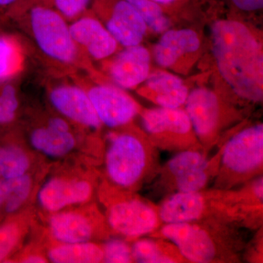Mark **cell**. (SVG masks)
<instances>
[{
    "mask_svg": "<svg viewBox=\"0 0 263 263\" xmlns=\"http://www.w3.org/2000/svg\"><path fill=\"white\" fill-rule=\"evenodd\" d=\"M4 17H5V15L4 14H3V13H1V15H0V34H1L3 32V20H2V19L4 18Z\"/></svg>",
    "mask_w": 263,
    "mask_h": 263,
    "instance_id": "37",
    "label": "cell"
},
{
    "mask_svg": "<svg viewBox=\"0 0 263 263\" xmlns=\"http://www.w3.org/2000/svg\"><path fill=\"white\" fill-rule=\"evenodd\" d=\"M103 260L108 263H128L133 260L132 249L120 240H112L104 247Z\"/></svg>",
    "mask_w": 263,
    "mask_h": 263,
    "instance_id": "29",
    "label": "cell"
},
{
    "mask_svg": "<svg viewBox=\"0 0 263 263\" xmlns=\"http://www.w3.org/2000/svg\"><path fill=\"white\" fill-rule=\"evenodd\" d=\"M22 0H0V12L5 14L16 6Z\"/></svg>",
    "mask_w": 263,
    "mask_h": 263,
    "instance_id": "33",
    "label": "cell"
},
{
    "mask_svg": "<svg viewBox=\"0 0 263 263\" xmlns=\"http://www.w3.org/2000/svg\"><path fill=\"white\" fill-rule=\"evenodd\" d=\"M25 14L31 35L40 51L49 60L69 67L86 65V55L71 35L70 23L42 0H22L5 14Z\"/></svg>",
    "mask_w": 263,
    "mask_h": 263,
    "instance_id": "2",
    "label": "cell"
},
{
    "mask_svg": "<svg viewBox=\"0 0 263 263\" xmlns=\"http://www.w3.org/2000/svg\"><path fill=\"white\" fill-rule=\"evenodd\" d=\"M162 234L174 243L183 257L191 262H209L215 256L214 242L199 227L189 223L167 224L162 228Z\"/></svg>",
    "mask_w": 263,
    "mask_h": 263,
    "instance_id": "10",
    "label": "cell"
},
{
    "mask_svg": "<svg viewBox=\"0 0 263 263\" xmlns=\"http://www.w3.org/2000/svg\"><path fill=\"white\" fill-rule=\"evenodd\" d=\"M186 112L192 127L199 136L206 137L215 130L219 118V103L214 91L197 88L189 93Z\"/></svg>",
    "mask_w": 263,
    "mask_h": 263,
    "instance_id": "13",
    "label": "cell"
},
{
    "mask_svg": "<svg viewBox=\"0 0 263 263\" xmlns=\"http://www.w3.org/2000/svg\"><path fill=\"white\" fill-rule=\"evenodd\" d=\"M96 9L107 12L105 26L123 47L141 44L147 26L136 8L127 0H94Z\"/></svg>",
    "mask_w": 263,
    "mask_h": 263,
    "instance_id": "4",
    "label": "cell"
},
{
    "mask_svg": "<svg viewBox=\"0 0 263 263\" xmlns=\"http://www.w3.org/2000/svg\"><path fill=\"white\" fill-rule=\"evenodd\" d=\"M143 127L152 134L171 133L184 135L191 129L186 110L180 108H160L149 109L142 115Z\"/></svg>",
    "mask_w": 263,
    "mask_h": 263,
    "instance_id": "16",
    "label": "cell"
},
{
    "mask_svg": "<svg viewBox=\"0 0 263 263\" xmlns=\"http://www.w3.org/2000/svg\"><path fill=\"white\" fill-rule=\"evenodd\" d=\"M200 47V38L193 29L167 30L154 47L153 56L159 65L169 68L181 57L195 53Z\"/></svg>",
    "mask_w": 263,
    "mask_h": 263,
    "instance_id": "14",
    "label": "cell"
},
{
    "mask_svg": "<svg viewBox=\"0 0 263 263\" xmlns=\"http://www.w3.org/2000/svg\"><path fill=\"white\" fill-rule=\"evenodd\" d=\"M50 101L57 111L84 127L98 129L102 123L87 91L78 84H57L49 91Z\"/></svg>",
    "mask_w": 263,
    "mask_h": 263,
    "instance_id": "8",
    "label": "cell"
},
{
    "mask_svg": "<svg viewBox=\"0 0 263 263\" xmlns=\"http://www.w3.org/2000/svg\"><path fill=\"white\" fill-rule=\"evenodd\" d=\"M18 106V94L11 81L0 84V125L14 121Z\"/></svg>",
    "mask_w": 263,
    "mask_h": 263,
    "instance_id": "26",
    "label": "cell"
},
{
    "mask_svg": "<svg viewBox=\"0 0 263 263\" xmlns=\"http://www.w3.org/2000/svg\"><path fill=\"white\" fill-rule=\"evenodd\" d=\"M112 57L107 71L118 87L133 89L144 82L149 76L150 53L141 45L124 47Z\"/></svg>",
    "mask_w": 263,
    "mask_h": 263,
    "instance_id": "9",
    "label": "cell"
},
{
    "mask_svg": "<svg viewBox=\"0 0 263 263\" xmlns=\"http://www.w3.org/2000/svg\"><path fill=\"white\" fill-rule=\"evenodd\" d=\"M263 161V126H252L237 133L227 143L222 155L224 166L238 174L257 168Z\"/></svg>",
    "mask_w": 263,
    "mask_h": 263,
    "instance_id": "7",
    "label": "cell"
},
{
    "mask_svg": "<svg viewBox=\"0 0 263 263\" xmlns=\"http://www.w3.org/2000/svg\"><path fill=\"white\" fill-rule=\"evenodd\" d=\"M70 30L83 53L93 60H107L117 53L119 43L89 10L70 22Z\"/></svg>",
    "mask_w": 263,
    "mask_h": 263,
    "instance_id": "6",
    "label": "cell"
},
{
    "mask_svg": "<svg viewBox=\"0 0 263 263\" xmlns=\"http://www.w3.org/2000/svg\"><path fill=\"white\" fill-rule=\"evenodd\" d=\"M31 190L32 180L27 175L0 179V208L8 214L16 212L28 198Z\"/></svg>",
    "mask_w": 263,
    "mask_h": 263,
    "instance_id": "22",
    "label": "cell"
},
{
    "mask_svg": "<svg viewBox=\"0 0 263 263\" xmlns=\"http://www.w3.org/2000/svg\"><path fill=\"white\" fill-rule=\"evenodd\" d=\"M207 167V160L204 156L193 151L178 154L171 159L168 163L169 170L175 177L195 171H205Z\"/></svg>",
    "mask_w": 263,
    "mask_h": 263,
    "instance_id": "25",
    "label": "cell"
},
{
    "mask_svg": "<svg viewBox=\"0 0 263 263\" xmlns=\"http://www.w3.org/2000/svg\"><path fill=\"white\" fill-rule=\"evenodd\" d=\"M20 235L18 226L13 223L0 227V262L11 253L18 243Z\"/></svg>",
    "mask_w": 263,
    "mask_h": 263,
    "instance_id": "30",
    "label": "cell"
},
{
    "mask_svg": "<svg viewBox=\"0 0 263 263\" xmlns=\"http://www.w3.org/2000/svg\"><path fill=\"white\" fill-rule=\"evenodd\" d=\"M24 52L18 38L13 34H0V84L10 82L22 70Z\"/></svg>",
    "mask_w": 263,
    "mask_h": 263,
    "instance_id": "21",
    "label": "cell"
},
{
    "mask_svg": "<svg viewBox=\"0 0 263 263\" xmlns=\"http://www.w3.org/2000/svg\"><path fill=\"white\" fill-rule=\"evenodd\" d=\"M146 154L141 142L129 134L114 137L106 155L109 177L119 186L128 187L141 178Z\"/></svg>",
    "mask_w": 263,
    "mask_h": 263,
    "instance_id": "3",
    "label": "cell"
},
{
    "mask_svg": "<svg viewBox=\"0 0 263 263\" xmlns=\"http://www.w3.org/2000/svg\"><path fill=\"white\" fill-rule=\"evenodd\" d=\"M70 23L89 11L94 0H42Z\"/></svg>",
    "mask_w": 263,
    "mask_h": 263,
    "instance_id": "28",
    "label": "cell"
},
{
    "mask_svg": "<svg viewBox=\"0 0 263 263\" xmlns=\"http://www.w3.org/2000/svg\"><path fill=\"white\" fill-rule=\"evenodd\" d=\"M176 186L180 192L197 193L207 182L205 171H198L176 177Z\"/></svg>",
    "mask_w": 263,
    "mask_h": 263,
    "instance_id": "31",
    "label": "cell"
},
{
    "mask_svg": "<svg viewBox=\"0 0 263 263\" xmlns=\"http://www.w3.org/2000/svg\"><path fill=\"white\" fill-rule=\"evenodd\" d=\"M238 9L245 12H255L262 9L263 0H230Z\"/></svg>",
    "mask_w": 263,
    "mask_h": 263,
    "instance_id": "32",
    "label": "cell"
},
{
    "mask_svg": "<svg viewBox=\"0 0 263 263\" xmlns=\"http://www.w3.org/2000/svg\"><path fill=\"white\" fill-rule=\"evenodd\" d=\"M213 52L221 77L235 94L262 101L263 53L260 43L238 21L219 20L212 27Z\"/></svg>",
    "mask_w": 263,
    "mask_h": 263,
    "instance_id": "1",
    "label": "cell"
},
{
    "mask_svg": "<svg viewBox=\"0 0 263 263\" xmlns=\"http://www.w3.org/2000/svg\"><path fill=\"white\" fill-rule=\"evenodd\" d=\"M133 258L142 263L174 262V259L164 255L155 242L141 240L136 242L132 249Z\"/></svg>",
    "mask_w": 263,
    "mask_h": 263,
    "instance_id": "27",
    "label": "cell"
},
{
    "mask_svg": "<svg viewBox=\"0 0 263 263\" xmlns=\"http://www.w3.org/2000/svg\"><path fill=\"white\" fill-rule=\"evenodd\" d=\"M86 90L99 119L108 127L124 125L138 113L136 102L116 85L95 84Z\"/></svg>",
    "mask_w": 263,
    "mask_h": 263,
    "instance_id": "5",
    "label": "cell"
},
{
    "mask_svg": "<svg viewBox=\"0 0 263 263\" xmlns=\"http://www.w3.org/2000/svg\"><path fill=\"white\" fill-rule=\"evenodd\" d=\"M145 81L151 96L160 107L178 108L185 104L189 91L179 76L157 71L149 74Z\"/></svg>",
    "mask_w": 263,
    "mask_h": 263,
    "instance_id": "15",
    "label": "cell"
},
{
    "mask_svg": "<svg viewBox=\"0 0 263 263\" xmlns=\"http://www.w3.org/2000/svg\"><path fill=\"white\" fill-rule=\"evenodd\" d=\"M203 198L198 193L179 192L162 204L160 216L167 224L189 223L201 216Z\"/></svg>",
    "mask_w": 263,
    "mask_h": 263,
    "instance_id": "17",
    "label": "cell"
},
{
    "mask_svg": "<svg viewBox=\"0 0 263 263\" xmlns=\"http://www.w3.org/2000/svg\"><path fill=\"white\" fill-rule=\"evenodd\" d=\"M152 1L158 3L161 6H164V5H174L175 3H177L178 1H179V0H152Z\"/></svg>",
    "mask_w": 263,
    "mask_h": 263,
    "instance_id": "36",
    "label": "cell"
},
{
    "mask_svg": "<svg viewBox=\"0 0 263 263\" xmlns=\"http://www.w3.org/2000/svg\"><path fill=\"white\" fill-rule=\"evenodd\" d=\"M52 235L62 243L87 242L92 235V227L87 218L75 212L53 214L50 218Z\"/></svg>",
    "mask_w": 263,
    "mask_h": 263,
    "instance_id": "18",
    "label": "cell"
},
{
    "mask_svg": "<svg viewBox=\"0 0 263 263\" xmlns=\"http://www.w3.org/2000/svg\"><path fill=\"white\" fill-rule=\"evenodd\" d=\"M23 262L26 263H45L47 262L46 259L39 255H32L23 259Z\"/></svg>",
    "mask_w": 263,
    "mask_h": 263,
    "instance_id": "35",
    "label": "cell"
},
{
    "mask_svg": "<svg viewBox=\"0 0 263 263\" xmlns=\"http://www.w3.org/2000/svg\"><path fill=\"white\" fill-rule=\"evenodd\" d=\"M108 221L113 229L129 237L148 234L157 228L158 219L152 208L138 200L119 202L109 211Z\"/></svg>",
    "mask_w": 263,
    "mask_h": 263,
    "instance_id": "11",
    "label": "cell"
},
{
    "mask_svg": "<svg viewBox=\"0 0 263 263\" xmlns=\"http://www.w3.org/2000/svg\"><path fill=\"white\" fill-rule=\"evenodd\" d=\"M48 257L55 263H97L103 261V251L88 242L62 243L51 249Z\"/></svg>",
    "mask_w": 263,
    "mask_h": 263,
    "instance_id": "20",
    "label": "cell"
},
{
    "mask_svg": "<svg viewBox=\"0 0 263 263\" xmlns=\"http://www.w3.org/2000/svg\"><path fill=\"white\" fill-rule=\"evenodd\" d=\"M91 192V185L87 181L53 179L40 190L38 200L48 212H56L68 205L87 201Z\"/></svg>",
    "mask_w": 263,
    "mask_h": 263,
    "instance_id": "12",
    "label": "cell"
},
{
    "mask_svg": "<svg viewBox=\"0 0 263 263\" xmlns=\"http://www.w3.org/2000/svg\"><path fill=\"white\" fill-rule=\"evenodd\" d=\"M29 167L27 155L18 147H0V179L24 176Z\"/></svg>",
    "mask_w": 263,
    "mask_h": 263,
    "instance_id": "23",
    "label": "cell"
},
{
    "mask_svg": "<svg viewBox=\"0 0 263 263\" xmlns=\"http://www.w3.org/2000/svg\"><path fill=\"white\" fill-rule=\"evenodd\" d=\"M30 141L36 150L53 157L67 155L76 146L75 137L71 131L56 130L48 125L34 129Z\"/></svg>",
    "mask_w": 263,
    "mask_h": 263,
    "instance_id": "19",
    "label": "cell"
},
{
    "mask_svg": "<svg viewBox=\"0 0 263 263\" xmlns=\"http://www.w3.org/2000/svg\"><path fill=\"white\" fill-rule=\"evenodd\" d=\"M262 186V179H259V181H257L255 184H254V194H255L256 196L258 197L259 200H262L263 197Z\"/></svg>",
    "mask_w": 263,
    "mask_h": 263,
    "instance_id": "34",
    "label": "cell"
},
{
    "mask_svg": "<svg viewBox=\"0 0 263 263\" xmlns=\"http://www.w3.org/2000/svg\"><path fill=\"white\" fill-rule=\"evenodd\" d=\"M141 15L146 23L156 33H163L171 27V21L162 6L152 0H127Z\"/></svg>",
    "mask_w": 263,
    "mask_h": 263,
    "instance_id": "24",
    "label": "cell"
}]
</instances>
